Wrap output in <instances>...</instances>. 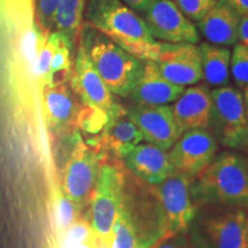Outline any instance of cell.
I'll use <instances>...</instances> for the list:
<instances>
[{
	"mask_svg": "<svg viewBox=\"0 0 248 248\" xmlns=\"http://www.w3.org/2000/svg\"><path fill=\"white\" fill-rule=\"evenodd\" d=\"M86 23L141 61H156L161 42L152 36L144 18L121 0H88Z\"/></svg>",
	"mask_w": 248,
	"mask_h": 248,
	"instance_id": "1",
	"label": "cell"
},
{
	"mask_svg": "<svg viewBox=\"0 0 248 248\" xmlns=\"http://www.w3.org/2000/svg\"><path fill=\"white\" fill-rule=\"evenodd\" d=\"M197 208H245L248 204V160L238 152L215 155L191 183Z\"/></svg>",
	"mask_w": 248,
	"mask_h": 248,
	"instance_id": "2",
	"label": "cell"
},
{
	"mask_svg": "<svg viewBox=\"0 0 248 248\" xmlns=\"http://www.w3.org/2000/svg\"><path fill=\"white\" fill-rule=\"evenodd\" d=\"M79 45L111 94L129 98L140 78L145 61L129 54L88 23L80 29Z\"/></svg>",
	"mask_w": 248,
	"mask_h": 248,
	"instance_id": "3",
	"label": "cell"
},
{
	"mask_svg": "<svg viewBox=\"0 0 248 248\" xmlns=\"http://www.w3.org/2000/svg\"><path fill=\"white\" fill-rule=\"evenodd\" d=\"M187 231L193 248H247L248 219L244 208L206 207Z\"/></svg>",
	"mask_w": 248,
	"mask_h": 248,
	"instance_id": "4",
	"label": "cell"
},
{
	"mask_svg": "<svg viewBox=\"0 0 248 248\" xmlns=\"http://www.w3.org/2000/svg\"><path fill=\"white\" fill-rule=\"evenodd\" d=\"M124 173L125 167L119 160H105L89 200V223L104 248L109 246L111 230L122 202Z\"/></svg>",
	"mask_w": 248,
	"mask_h": 248,
	"instance_id": "5",
	"label": "cell"
},
{
	"mask_svg": "<svg viewBox=\"0 0 248 248\" xmlns=\"http://www.w3.org/2000/svg\"><path fill=\"white\" fill-rule=\"evenodd\" d=\"M208 129L217 144L235 151H248V122L239 89L226 85L212 90Z\"/></svg>",
	"mask_w": 248,
	"mask_h": 248,
	"instance_id": "6",
	"label": "cell"
},
{
	"mask_svg": "<svg viewBox=\"0 0 248 248\" xmlns=\"http://www.w3.org/2000/svg\"><path fill=\"white\" fill-rule=\"evenodd\" d=\"M107 156L99 148L86 144L79 133L75 132L73 150L63 170L62 193L82 206L89 202L99 169Z\"/></svg>",
	"mask_w": 248,
	"mask_h": 248,
	"instance_id": "7",
	"label": "cell"
},
{
	"mask_svg": "<svg viewBox=\"0 0 248 248\" xmlns=\"http://www.w3.org/2000/svg\"><path fill=\"white\" fill-rule=\"evenodd\" d=\"M191 177L173 171L152 191L159 201L166 221V233H186L197 216L198 208L191 195Z\"/></svg>",
	"mask_w": 248,
	"mask_h": 248,
	"instance_id": "8",
	"label": "cell"
},
{
	"mask_svg": "<svg viewBox=\"0 0 248 248\" xmlns=\"http://www.w3.org/2000/svg\"><path fill=\"white\" fill-rule=\"evenodd\" d=\"M142 18L155 39L162 43H199V30L172 0H153Z\"/></svg>",
	"mask_w": 248,
	"mask_h": 248,
	"instance_id": "9",
	"label": "cell"
},
{
	"mask_svg": "<svg viewBox=\"0 0 248 248\" xmlns=\"http://www.w3.org/2000/svg\"><path fill=\"white\" fill-rule=\"evenodd\" d=\"M217 145L209 129L183 132L168 152L173 170L194 178L215 157Z\"/></svg>",
	"mask_w": 248,
	"mask_h": 248,
	"instance_id": "10",
	"label": "cell"
},
{
	"mask_svg": "<svg viewBox=\"0 0 248 248\" xmlns=\"http://www.w3.org/2000/svg\"><path fill=\"white\" fill-rule=\"evenodd\" d=\"M160 74L175 85H195L202 79L199 46L190 43H161L156 61Z\"/></svg>",
	"mask_w": 248,
	"mask_h": 248,
	"instance_id": "11",
	"label": "cell"
},
{
	"mask_svg": "<svg viewBox=\"0 0 248 248\" xmlns=\"http://www.w3.org/2000/svg\"><path fill=\"white\" fill-rule=\"evenodd\" d=\"M126 113L140 130L142 139L163 151L168 152L183 133L176 123L172 108L169 105H132L126 107Z\"/></svg>",
	"mask_w": 248,
	"mask_h": 248,
	"instance_id": "12",
	"label": "cell"
},
{
	"mask_svg": "<svg viewBox=\"0 0 248 248\" xmlns=\"http://www.w3.org/2000/svg\"><path fill=\"white\" fill-rule=\"evenodd\" d=\"M69 84L83 105L106 111L113 107L114 97L93 67L85 49L78 46Z\"/></svg>",
	"mask_w": 248,
	"mask_h": 248,
	"instance_id": "13",
	"label": "cell"
},
{
	"mask_svg": "<svg viewBox=\"0 0 248 248\" xmlns=\"http://www.w3.org/2000/svg\"><path fill=\"white\" fill-rule=\"evenodd\" d=\"M142 140L140 130L130 120L126 108L115 101L108 111L107 123L94 147L114 159L122 160Z\"/></svg>",
	"mask_w": 248,
	"mask_h": 248,
	"instance_id": "14",
	"label": "cell"
},
{
	"mask_svg": "<svg viewBox=\"0 0 248 248\" xmlns=\"http://www.w3.org/2000/svg\"><path fill=\"white\" fill-rule=\"evenodd\" d=\"M124 167L147 185H159L173 170L169 154L152 144H138L122 159Z\"/></svg>",
	"mask_w": 248,
	"mask_h": 248,
	"instance_id": "15",
	"label": "cell"
},
{
	"mask_svg": "<svg viewBox=\"0 0 248 248\" xmlns=\"http://www.w3.org/2000/svg\"><path fill=\"white\" fill-rule=\"evenodd\" d=\"M171 108L182 132L193 129H208L212 111V91L203 84L185 89Z\"/></svg>",
	"mask_w": 248,
	"mask_h": 248,
	"instance_id": "16",
	"label": "cell"
},
{
	"mask_svg": "<svg viewBox=\"0 0 248 248\" xmlns=\"http://www.w3.org/2000/svg\"><path fill=\"white\" fill-rule=\"evenodd\" d=\"M43 99L49 128L55 131H66L77 125L82 108L78 106L76 93L69 82L44 85Z\"/></svg>",
	"mask_w": 248,
	"mask_h": 248,
	"instance_id": "17",
	"label": "cell"
},
{
	"mask_svg": "<svg viewBox=\"0 0 248 248\" xmlns=\"http://www.w3.org/2000/svg\"><path fill=\"white\" fill-rule=\"evenodd\" d=\"M184 90V86L175 85L164 78L155 61H145L140 78L129 98L133 105L162 106L175 102Z\"/></svg>",
	"mask_w": 248,
	"mask_h": 248,
	"instance_id": "18",
	"label": "cell"
},
{
	"mask_svg": "<svg viewBox=\"0 0 248 248\" xmlns=\"http://www.w3.org/2000/svg\"><path fill=\"white\" fill-rule=\"evenodd\" d=\"M240 17L241 15L225 0H217L208 13L198 22L197 28L209 44L235 45Z\"/></svg>",
	"mask_w": 248,
	"mask_h": 248,
	"instance_id": "19",
	"label": "cell"
},
{
	"mask_svg": "<svg viewBox=\"0 0 248 248\" xmlns=\"http://www.w3.org/2000/svg\"><path fill=\"white\" fill-rule=\"evenodd\" d=\"M201 63L202 78L207 86L214 89L223 88L230 83L231 51L225 46H217L209 43H201Z\"/></svg>",
	"mask_w": 248,
	"mask_h": 248,
	"instance_id": "20",
	"label": "cell"
},
{
	"mask_svg": "<svg viewBox=\"0 0 248 248\" xmlns=\"http://www.w3.org/2000/svg\"><path fill=\"white\" fill-rule=\"evenodd\" d=\"M88 0H60L55 14L53 31L75 45L82 29Z\"/></svg>",
	"mask_w": 248,
	"mask_h": 248,
	"instance_id": "21",
	"label": "cell"
},
{
	"mask_svg": "<svg viewBox=\"0 0 248 248\" xmlns=\"http://www.w3.org/2000/svg\"><path fill=\"white\" fill-rule=\"evenodd\" d=\"M73 47L74 45L69 40L58 33L57 45H55L53 55H52L47 82L45 85L52 84V83L69 82L71 74H73V68H71Z\"/></svg>",
	"mask_w": 248,
	"mask_h": 248,
	"instance_id": "22",
	"label": "cell"
},
{
	"mask_svg": "<svg viewBox=\"0 0 248 248\" xmlns=\"http://www.w3.org/2000/svg\"><path fill=\"white\" fill-rule=\"evenodd\" d=\"M83 206L74 202L69 198H67L62 192H58L55 198L54 210H55V221L59 229L66 231L69 226L79 219Z\"/></svg>",
	"mask_w": 248,
	"mask_h": 248,
	"instance_id": "23",
	"label": "cell"
},
{
	"mask_svg": "<svg viewBox=\"0 0 248 248\" xmlns=\"http://www.w3.org/2000/svg\"><path fill=\"white\" fill-rule=\"evenodd\" d=\"M230 74L240 91L248 88V47L240 43L234 45L231 53Z\"/></svg>",
	"mask_w": 248,
	"mask_h": 248,
	"instance_id": "24",
	"label": "cell"
},
{
	"mask_svg": "<svg viewBox=\"0 0 248 248\" xmlns=\"http://www.w3.org/2000/svg\"><path fill=\"white\" fill-rule=\"evenodd\" d=\"M59 1L60 0H35L37 21L40 30L45 36L53 31Z\"/></svg>",
	"mask_w": 248,
	"mask_h": 248,
	"instance_id": "25",
	"label": "cell"
},
{
	"mask_svg": "<svg viewBox=\"0 0 248 248\" xmlns=\"http://www.w3.org/2000/svg\"><path fill=\"white\" fill-rule=\"evenodd\" d=\"M58 33L52 31L49 35L46 36L44 44L39 49L38 57H37V73L42 79L43 84H46L48 77L49 64H51L52 55H53L55 45H57Z\"/></svg>",
	"mask_w": 248,
	"mask_h": 248,
	"instance_id": "26",
	"label": "cell"
},
{
	"mask_svg": "<svg viewBox=\"0 0 248 248\" xmlns=\"http://www.w3.org/2000/svg\"><path fill=\"white\" fill-rule=\"evenodd\" d=\"M217 0H175V4L191 21H199L210 11Z\"/></svg>",
	"mask_w": 248,
	"mask_h": 248,
	"instance_id": "27",
	"label": "cell"
},
{
	"mask_svg": "<svg viewBox=\"0 0 248 248\" xmlns=\"http://www.w3.org/2000/svg\"><path fill=\"white\" fill-rule=\"evenodd\" d=\"M150 248H193L186 233L169 234L166 233Z\"/></svg>",
	"mask_w": 248,
	"mask_h": 248,
	"instance_id": "28",
	"label": "cell"
},
{
	"mask_svg": "<svg viewBox=\"0 0 248 248\" xmlns=\"http://www.w3.org/2000/svg\"><path fill=\"white\" fill-rule=\"evenodd\" d=\"M238 40L240 44L248 47V15H243L240 17L239 27H238Z\"/></svg>",
	"mask_w": 248,
	"mask_h": 248,
	"instance_id": "29",
	"label": "cell"
},
{
	"mask_svg": "<svg viewBox=\"0 0 248 248\" xmlns=\"http://www.w3.org/2000/svg\"><path fill=\"white\" fill-rule=\"evenodd\" d=\"M124 5H126L132 11L137 12V13H144L146 11L148 6L153 0H121Z\"/></svg>",
	"mask_w": 248,
	"mask_h": 248,
	"instance_id": "30",
	"label": "cell"
},
{
	"mask_svg": "<svg viewBox=\"0 0 248 248\" xmlns=\"http://www.w3.org/2000/svg\"><path fill=\"white\" fill-rule=\"evenodd\" d=\"M231 7H233L235 11L243 15H248V0H225Z\"/></svg>",
	"mask_w": 248,
	"mask_h": 248,
	"instance_id": "31",
	"label": "cell"
},
{
	"mask_svg": "<svg viewBox=\"0 0 248 248\" xmlns=\"http://www.w3.org/2000/svg\"><path fill=\"white\" fill-rule=\"evenodd\" d=\"M244 105H245V111H246V117L248 122V88L244 90Z\"/></svg>",
	"mask_w": 248,
	"mask_h": 248,
	"instance_id": "32",
	"label": "cell"
},
{
	"mask_svg": "<svg viewBox=\"0 0 248 248\" xmlns=\"http://www.w3.org/2000/svg\"><path fill=\"white\" fill-rule=\"evenodd\" d=\"M244 210H245V213H246V216H247V219H248V204L246 207H245Z\"/></svg>",
	"mask_w": 248,
	"mask_h": 248,
	"instance_id": "33",
	"label": "cell"
},
{
	"mask_svg": "<svg viewBox=\"0 0 248 248\" xmlns=\"http://www.w3.org/2000/svg\"><path fill=\"white\" fill-rule=\"evenodd\" d=\"M246 245H247V248H248V228H247V235H246Z\"/></svg>",
	"mask_w": 248,
	"mask_h": 248,
	"instance_id": "34",
	"label": "cell"
}]
</instances>
